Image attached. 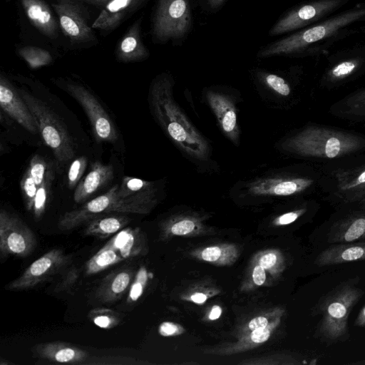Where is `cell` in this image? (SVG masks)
Instances as JSON below:
<instances>
[{"instance_id": "obj_34", "label": "cell", "mask_w": 365, "mask_h": 365, "mask_svg": "<svg viewBox=\"0 0 365 365\" xmlns=\"http://www.w3.org/2000/svg\"><path fill=\"white\" fill-rule=\"evenodd\" d=\"M257 264L272 274H278L284 269L285 262L280 252L270 250L259 255L257 257Z\"/></svg>"}, {"instance_id": "obj_13", "label": "cell", "mask_w": 365, "mask_h": 365, "mask_svg": "<svg viewBox=\"0 0 365 365\" xmlns=\"http://www.w3.org/2000/svg\"><path fill=\"white\" fill-rule=\"evenodd\" d=\"M71 257L62 250L53 249L34 261L23 273L6 286L7 290L21 291L34 288L68 265Z\"/></svg>"}, {"instance_id": "obj_53", "label": "cell", "mask_w": 365, "mask_h": 365, "mask_svg": "<svg viewBox=\"0 0 365 365\" xmlns=\"http://www.w3.org/2000/svg\"><path fill=\"white\" fill-rule=\"evenodd\" d=\"M83 1H87L92 4H94V5H101L106 1V0H83Z\"/></svg>"}, {"instance_id": "obj_12", "label": "cell", "mask_w": 365, "mask_h": 365, "mask_svg": "<svg viewBox=\"0 0 365 365\" xmlns=\"http://www.w3.org/2000/svg\"><path fill=\"white\" fill-rule=\"evenodd\" d=\"M52 8L58 16L60 29L73 46H85L96 41L88 24L86 9L75 0H58Z\"/></svg>"}, {"instance_id": "obj_40", "label": "cell", "mask_w": 365, "mask_h": 365, "mask_svg": "<svg viewBox=\"0 0 365 365\" xmlns=\"http://www.w3.org/2000/svg\"><path fill=\"white\" fill-rule=\"evenodd\" d=\"M87 165V158L81 156L75 159L69 167L67 179L70 188L76 186L82 175L83 174Z\"/></svg>"}, {"instance_id": "obj_43", "label": "cell", "mask_w": 365, "mask_h": 365, "mask_svg": "<svg viewBox=\"0 0 365 365\" xmlns=\"http://www.w3.org/2000/svg\"><path fill=\"white\" fill-rule=\"evenodd\" d=\"M307 212V207L306 206L287 211L277 217L274 220V224L280 226L290 225L305 215Z\"/></svg>"}, {"instance_id": "obj_44", "label": "cell", "mask_w": 365, "mask_h": 365, "mask_svg": "<svg viewBox=\"0 0 365 365\" xmlns=\"http://www.w3.org/2000/svg\"><path fill=\"white\" fill-rule=\"evenodd\" d=\"M195 222L190 218H182L175 221L170 227L171 232L175 235H185L195 228Z\"/></svg>"}, {"instance_id": "obj_16", "label": "cell", "mask_w": 365, "mask_h": 365, "mask_svg": "<svg viewBox=\"0 0 365 365\" xmlns=\"http://www.w3.org/2000/svg\"><path fill=\"white\" fill-rule=\"evenodd\" d=\"M1 108L33 134L38 133L36 120L26 102L16 89L3 74L0 76Z\"/></svg>"}, {"instance_id": "obj_36", "label": "cell", "mask_w": 365, "mask_h": 365, "mask_svg": "<svg viewBox=\"0 0 365 365\" xmlns=\"http://www.w3.org/2000/svg\"><path fill=\"white\" fill-rule=\"evenodd\" d=\"M345 113L354 117H365V89L344 100Z\"/></svg>"}, {"instance_id": "obj_35", "label": "cell", "mask_w": 365, "mask_h": 365, "mask_svg": "<svg viewBox=\"0 0 365 365\" xmlns=\"http://www.w3.org/2000/svg\"><path fill=\"white\" fill-rule=\"evenodd\" d=\"M20 185L26 210L33 211L38 186L28 169L24 174Z\"/></svg>"}, {"instance_id": "obj_54", "label": "cell", "mask_w": 365, "mask_h": 365, "mask_svg": "<svg viewBox=\"0 0 365 365\" xmlns=\"http://www.w3.org/2000/svg\"><path fill=\"white\" fill-rule=\"evenodd\" d=\"M357 201H359L361 204L365 205V195L360 197Z\"/></svg>"}, {"instance_id": "obj_19", "label": "cell", "mask_w": 365, "mask_h": 365, "mask_svg": "<svg viewBox=\"0 0 365 365\" xmlns=\"http://www.w3.org/2000/svg\"><path fill=\"white\" fill-rule=\"evenodd\" d=\"M33 352L40 359L61 364H83L89 356L86 351L59 341L38 344L33 348Z\"/></svg>"}, {"instance_id": "obj_47", "label": "cell", "mask_w": 365, "mask_h": 365, "mask_svg": "<svg viewBox=\"0 0 365 365\" xmlns=\"http://www.w3.org/2000/svg\"><path fill=\"white\" fill-rule=\"evenodd\" d=\"M269 324L267 318L257 317L253 318L248 324V328L253 331L259 328L264 327Z\"/></svg>"}, {"instance_id": "obj_5", "label": "cell", "mask_w": 365, "mask_h": 365, "mask_svg": "<svg viewBox=\"0 0 365 365\" xmlns=\"http://www.w3.org/2000/svg\"><path fill=\"white\" fill-rule=\"evenodd\" d=\"M119 185H114L106 193L86 202L77 209L66 212L58 220V227L71 230L100 215L111 212L146 214L157 201L158 188L123 197Z\"/></svg>"}, {"instance_id": "obj_4", "label": "cell", "mask_w": 365, "mask_h": 365, "mask_svg": "<svg viewBox=\"0 0 365 365\" xmlns=\"http://www.w3.org/2000/svg\"><path fill=\"white\" fill-rule=\"evenodd\" d=\"M364 146L357 135L322 127L309 126L282 139L277 147L283 152L302 157L335 158Z\"/></svg>"}, {"instance_id": "obj_32", "label": "cell", "mask_w": 365, "mask_h": 365, "mask_svg": "<svg viewBox=\"0 0 365 365\" xmlns=\"http://www.w3.org/2000/svg\"><path fill=\"white\" fill-rule=\"evenodd\" d=\"M158 188L155 182L125 176L118 187V194L123 197H130Z\"/></svg>"}, {"instance_id": "obj_22", "label": "cell", "mask_w": 365, "mask_h": 365, "mask_svg": "<svg viewBox=\"0 0 365 365\" xmlns=\"http://www.w3.org/2000/svg\"><path fill=\"white\" fill-rule=\"evenodd\" d=\"M115 55L123 63L143 61L148 58L149 51L140 36V20L135 21L119 41Z\"/></svg>"}, {"instance_id": "obj_48", "label": "cell", "mask_w": 365, "mask_h": 365, "mask_svg": "<svg viewBox=\"0 0 365 365\" xmlns=\"http://www.w3.org/2000/svg\"><path fill=\"white\" fill-rule=\"evenodd\" d=\"M354 325L359 327H365V304L359 311L355 319Z\"/></svg>"}, {"instance_id": "obj_15", "label": "cell", "mask_w": 365, "mask_h": 365, "mask_svg": "<svg viewBox=\"0 0 365 365\" xmlns=\"http://www.w3.org/2000/svg\"><path fill=\"white\" fill-rule=\"evenodd\" d=\"M365 71V44L346 48L329 57L324 81L336 83Z\"/></svg>"}, {"instance_id": "obj_23", "label": "cell", "mask_w": 365, "mask_h": 365, "mask_svg": "<svg viewBox=\"0 0 365 365\" xmlns=\"http://www.w3.org/2000/svg\"><path fill=\"white\" fill-rule=\"evenodd\" d=\"M113 178V168L111 165L98 161L93 163L89 173L76 186L74 201L76 203L83 202Z\"/></svg>"}, {"instance_id": "obj_27", "label": "cell", "mask_w": 365, "mask_h": 365, "mask_svg": "<svg viewBox=\"0 0 365 365\" xmlns=\"http://www.w3.org/2000/svg\"><path fill=\"white\" fill-rule=\"evenodd\" d=\"M237 255V250L232 245L210 246L202 250L198 255L206 262L220 265L232 264Z\"/></svg>"}, {"instance_id": "obj_30", "label": "cell", "mask_w": 365, "mask_h": 365, "mask_svg": "<svg viewBox=\"0 0 365 365\" xmlns=\"http://www.w3.org/2000/svg\"><path fill=\"white\" fill-rule=\"evenodd\" d=\"M259 82L272 94L279 97H288L292 92L289 83L282 76L267 71H259L257 74Z\"/></svg>"}, {"instance_id": "obj_51", "label": "cell", "mask_w": 365, "mask_h": 365, "mask_svg": "<svg viewBox=\"0 0 365 365\" xmlns=\"http://www.w3.org/2000/svg\"><path fill=\"white\" fill-rule=\"evenodd\" d=\"M209 5L212 9H216L220 7L225 0H207Z\"/></svg>"}, {"instance_id": "obj_41", "label": "cell", "mask_w": 365, "mask_h": 365, "mask_svg": "<svg viewBox=\"0 0 365 365\" xmlns=\"http://www.w3.org/2000/svg\"><path fill=\"white\" fill-rule=\"evenodd\" d=\"M93 323L103 329L112 328L118 323V319L110 310H94L92 312Z\"/></svg>"}, {"instance_id": "obj_25", "label": "cell", "mask_w": 365, "mask_h": 365, "mask_svg": "<svg viewBox=\"0 0 365 365\" xmlns=\"http://www.w3.org/2000/svg\"><path fill=\"white\" fill-rule=\"evenodd\" d=\"M143 235L139 228L122 229L103 247L114 250L123 259L136 257L143 252Z\"/></svg>"}, {"instance_id": "obj_33", "label": "cell", "mask_w": 365, "mask_h": 365, "mask_svg": "<svg viewBox=\"0 0 365 365\" xmlns=\"http://www.w3.org/2000/svg\"><path fill=\"white\" fill-rule=\"evenodd\" d=\"M53 171L51 168L43 182L38 187L37 192L34 199L33 207L34 218L37 221L39 220L45 210L48 198L49 192L52 181L53 180Z\"/></svg>"}, {"instance_id": "obj_10", "label": "cell", "mask_w": 365, "mask_h": 365, "mask_svg": "<svg viewBox=\"0 0 365 365\" xmlns=\"http://www.w3.org/2000/svg\"><path fill=\"white\" fill-rule=\"evenodd\" d=\"M37 246L35 234L18 216L5 210L0 212V257H26Z\"/></svg>"}, {"instance_id": "obj_17", "label": "cell", "mask_w": 365, "mask_h": 365, "mask_svg": "<svg viewBox=\"0 0 365 365\" xmlns=\"http://www.w3.org/2000/svg\"><path fill=\"white\" fill-rule=\"evenodd\" d=\"M146 0H110L92 24L93 29L112 31L139 9Z\"/></svg>"}, {"instance_id": "obj_46", "label": "cell", "mask_w": 365, "mask_h": 365, "mask_svg": "<svg viewBox=\"0 0 365 365\" xmlns=\"http://www.w3.org/2000/svg\"><path fill=\"white\" fill-rule=\"evenodd\" d=\"M178 331V326L172 322H163L159 327V332L163 336H171L177 334Z\"/></svg>"}, {"instance_id": "obj_2", "label": "cell", "mask_w": 365, "mask_h": 365, "mask_svg": "<svg viewBox=\"0 0 365 365\" xmlns=\"http://www.w3.org/2000/svg\"><path fill=\"white\" fill-rule=\"evenodd\" d=\"M365 25V2L336 13L262 48L261 58L275 56H315L325 53L338 41L360 31Z\"/></svg>"}, {"instance_id": "obj_24", "label": "cell", "mask_w": 365, "mask_h": 365, "mask_svg": "<svg viewBox=\"0 0 365 365\" xmlns=\"http://www.w3.org/2000/svg\"><path fill=\"white\" fill-rule=\"evenodd\" d=\"M134 279L132 269H122L106 276L96 290L97 298L103 303L118 300L130 287Z\"/></svg>"}, {"instance_id": "obj_20", "label": "cell", "mask_w": 365, "mask_h": 365, "mask_svg": "<svg viewBox=\"0 0 365 365\" xmlns=\"http://www.w3.org/2000/svg\"><path fill=\"white\" fill-rule=\"evenodd\" d=\"M365 260V240L334 244L325 248L317 257L319 267Z\"/></svg>"}, {"instance_id": "obj_26", "label": "cell", "mask_w": 365, "mask_h": 365, "mask_svg": "<svg viewBox=\"0 0 365 365\" xmlns=\"http://www.w3.org/2000/svg\"><path fill=\"white\" fill-rule=\"evenodd\" d=\"M129 220L123 215H100L88 222L84 233L105 239L123 229Z\"/></svg>"}, {"instance_id": "obj_42", "label": "cell", "mask_w": 365, "mask_h": 365, "mask_svg": "<svg viewBox=\"0 0 365 365\" xmlns=\"http://www.w3.org/2000/svg\"><path fill=\"white\" fill-rule=\"evenodd\" d=\"M279 323L280 319L277 318L267 326L253 330L249 336L250 341L249 344H259L265 342L269 338L271 334L277 328Z\"/></svg>"}, {"instance_id": "obj_7", "label": "cell", "mask_w": 365, "mask_h": 365, "mask_svg": "<svg viewBox=\"0 0 365 365\" xmlns=\"http://www.w3.org/2000/svg\"><path fill=\"white\" fill-rule=\"evenodd\" d=\"M18 91L31 110L46 145L60 163H68L73 158L75 148L63 124L42 101L23 89Z\"/></svg>"}, {"instance_id": "obj_9", "label": "cell", "mask_w": 365, "mask_h": 365, "mask_svg": "<svg viewBox=\"0 0 365 365\" xmlns=\"http://www.w3.org/2000/svg\"><path fill=\"white\" fill-rule=\"evenodd\" d=\"M350 0H310L286 12L272 26L269 36L295 32L310 26L336 14Z\"/></svg>"}, {"instance_id": "obj_21", "label": "cell", "mask_w": 365, "mask_h": 365, "mask_svg": "<svg viewBox=\"0 0 365 365\" xmlns=\"http://www.w3.org/2000/svg\"><path fill=\"white\" fill-rule=\"evenodd\" d=\"M24 12L35 28L48 38L58 36L60 26L43 0H20Z\"/></svg>"}, {"instance_id": "obj_45", "label": "cell", "mask_w": 365, "mask_h": 365, "mask_svg": "<svg viewBox=\"0 0 365 365\" xmlns=\"http://www.w3.org/2000/svg\"><path fill=\"white\" fill-rule=\"evenodd\" d=\"M252 279L255 284L260 286L264 284L266 279L265 269L260 265L257 264L252 271Z\"/></svg>"}, {"instance_id": "obj_1", "label": "cell", "mask_w": 365, "mask_h": 365, "mask_svg": "<svg viewBox=\"0 0 365 365\" xmlns=\"http://www.w3.org/2000/svg\"><path fill=\"white\" fill-rule=\"evenodd\" d=\"M174 85L173 78L166 73L153 80L149 91L151 113L168 139L199 173H215L219 167L213 160L211 144L175 101Z\"/></svg>"}, {"instance_id": "obj_39", "label": "cell", "mask_w": 365, "mask_h": 365, "mask_svg": "<svg viewBox=\"0 0 365 365\" xmlns=\"http://www.w3.org/2000/svg\"><path fill=\"white\" fill-rule=\"evenodd\" d=\"M80 276V269L76 267H68L56 284L53 292H61L70 290L76 283Z\"/></svg>"}, {"instance_id": "obj_14", "label": "cell", "mask_w": 365, "mask_h": 365, "mask_svg": "<svg viewBox=\"0 0 365 365\" xmlns=\"http://www.w3.org/2000/svg\"><path fill=\"white\" fill-rule=\"evenodd\" d=\"M204 98L214 114L222 134L235 146H239L240 130L235 98L228 92L216 88L205 89Z\"/></svg>"}, {"instance_id": "obj_50", "label": "cell", "mask_w": 365, "mask_h": 365, "mask_svg": "<svg viewBox=\"0 0 365 365\" xmlns=\"http://www.w3.org/2000/svg\"><path fill=\"white\" fill-rule=\"evenodd\" d=\"M222 313V309L219 306H214L210 313L209 318L210 320H215L218 319Z\"/></svg>"}, {"instance_id": "obj_37", "label": "cell", "mask_w": 365, "mask_h": 365, "mask_svg": "<svg viewBox=\"0 0 365 365\" xmlns=\"http://www.w3.org/2000/svg\"><path fill=\"white\" fill-rule=\"evenodd\" d=\"M148 279V274L146 269L144 267H141L130 287L128 297V302L129 303L138 301L141 297L146 286Z\"/></svg>"}, {"instance_id": "obj_6", "label": "cell", "mask_w": 365, "mask_h": 365, "mask_svg": "<svg viewBox=\"0 0 365 365\" xmlns=\"http://www.w3.org/2000/svg\"><path fill=\"white\" fill-rule=\"evenodd\" d=\"M314 180L282 170H272L252 178L237 182L232 191L250 198H274L294 196L305 191Z\"/></svg>"}, {"instance_id": "obj_55", "label": "cell", "mask_w": 365, "mask_h": 365, "mask_svg": "<svg viewBox=\"0 0 365 365\" xmlns=\"http://www.w3.org/2000/svg\"><path fill=\"white\" fill-rule=\"evenodd\" d=\"M354 364L365 365V359L354 363Z\"/></svg>"}, {"instance_id": "obj_29", "label": "cell", "mask_w": 365, "mask_h": 365, "mask_svg": "<svg viewBox=\"0 0 365 365\" xmlns=\"http://www.w3.org/2000/svg\"><path fill=\"white\" fill-rule=\"evenodd\" d=\"M17 53L32 69L48 66L53 61V57L47 50L36 46L20 47Z\"/></svg>"}, {"instance_id": "obj_31", "label": "cell", "mask_w": 365, "mask_h": 365, "mask_svg": "<svg viewBox=\"0 0 365 365\" xmlns=\"http://www.w3.org/2000/svg\"><path fill=\"white\" fill-rule=\"evenodd\" d=\"M336 176L340 190L354 191L351 196L360 192L365 187V168L343 172Z\"/></svg>"}, {"instance_id": "obj_3", "label": "cell", "mask_w": 365, "mask_h": 365, "mask_svg": "<svg viewBox=\"0 0 365 365\" xmlns=\"http://www.w3.org/2000/svg\"><path fill=\"white\" fill-rule=\"evenodd\" d=\"M359 280L354 277L341 282L317 302L315 308L320 319L315 336L325 344L330 345L349 339L350 313L365 293L357 285Z\"/></svg>"}, {"instance_id": "obj_28", "label": "cell", "mask_w": 365, "mask_h": 365, "mask_svg": "<svg viewBox=\"0 0 365 365\" xmlns=\"http://www.w3.org/2000/svg\"><path fill=\"white\" fill-rule=\"evenodd\" d=\"M123 260L114 250L102 247L86 262V273L88 275L98 274Z\"/></svg>"}, {"instance_id": "obj_11", "label": "cell", "mask_w": 365, "mask_h": 365, "mask_svg": "<svg viewBox=\"0 0 365 365\" xmlns=\"http://www.w3.org/2000/svg\"><path fill=\"white\" fill-rule=\"evenodd\" d=\"M63 89L83 107L89 119L93 133L99 142L114 143L118 138L116 128L97 98L82 85L70 80L61 81Z\"/></svg>"}, {"instance_id": "obj_38", "label": "cell", "mask_w": 365, "mask_h": 365, "mask_svg": "<svg viewBox=\"0 0 365 365\" xmlns=\"http://www.w3.org/2000/svg\"><path fill=\"white\" fill-rule=\"evenodd\" d=\"M50 168L41 156L36 155L31 159L28 170L38 187L44 180Z\"/></svg>"}, {"instance_id": "obj_18", "label": "cell", "mask_w": 365, "mask_h": 365, "mask_svg": "<svg viewBox=\"0 0 365 365\" xmlns=\"http://www.w3.org/2000/svg\"><path fill=\"white\" fill-rule=\"evenodd\" d=\"M365 240V215H350L335 221L325 234V242L330 245L348 243Z\"/></svg>"}, {"instance_id": "obj_52", "label": "cell", "mask_w": 365, "mask_h": 365, "mask_svg": "<svg viewBox=\"0 0 365 365\" xmlns=\"http://www.w3.org/2000/svg\"><path fill=\"white\" fill-rule=\"evenodd\" d=\"M364 195H365V187L360 192L350 197V198H349V201H350V202L357 201L360 197H361Z\"/></svg>"}, {"instance_id": "obj_49", "label": "cell", "mask_w": 365, "mask_h": 365, "mask_svg": "<svg viewBox=\"0 0 365 365\" xmlns=\"http://www.w3.org/2000/svg\"><path fill=\"white\" fill-rule=\"evenodd\" d=\"M191 299L195 303L202 304L207 299V296L203 293L196 292L191 296Z\"/></svg>"}, {"instance_id": "obj_8", "label": "cell", "mask_w": 365, "mask_h": 365, "mask_svg": "<svg viewBox=\"0 0 365 365\" xmlns=\"http://www.w3.org/2000/svg\"><path fill=\"white\" fill-rule=\"evenodd\" d=\"M192 24L189 0H158L152 20V35L159 43L183 38Z\"/></svg>"}]
</instances>
